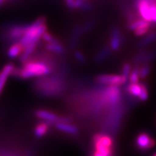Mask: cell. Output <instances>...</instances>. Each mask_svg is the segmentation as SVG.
Wrapping results in <instances>:
<instances>
[{"label": "cell", "mask_w": 156, "mask_h": 156, "mask_svg": "<svg viewBox=\"0 0 156 156\" xmlns=\"http://www.w3.org/2000/svg\"><path fill=\"white\" fill-rule=\"evenodd\" d=\"M151 22L156 23V2L151 3Z\"/></svg>", "instance_id": "26"}, {"label": "cell", "mask_w": 156, "mask_h": 156, "mask_svg": "<svg viewBox=\"0 0 156 156\" xmlns=\"http://www.w3.org/2000/svg\"><path fill=\"white\" fill-rule=\"evenodd\" d=\"M93 156H107V155L102 154V153L98 152V151H95L94 152V154H93Z\"/></svg>", "instance_id": "29"}, {"label": "cell", "mask_w": 156, "mask_h": 156, "mask_svg": "<svg viewBox=\"0 0 156 156\" xmlns=\"http://www.w3.org/2000/svg\"><path fill=\"white\" fill-rule=\"evenodd\" d=\"M156 40V34L155 33H152V34H150L148 35L145 37L144 38H143L139 42L138 45L140 47H145L147 45H149L151 44H152L153 42H154V41Z\"/></svg>", "instance_id": "17"}, {"label": "cell", "mask_w": 156, "mask_h": 156, "mask_svg": "<svg viewBox=\"0 0 156 156\" xmlns=\"http://www.w3.org/2000/svg\"><path fill=\"white\" fill-rule=\"evenodd\" d=\"M65 1L67 7L69 8V9H74L75 8V0H65Z\"/></svg>", "instance_id": "28"}, {"label": "cell", "mask_w": 156, "mask_h": 156, "mask_svg": "<svg viewBox=\"0 0 156 156\" xmlns=\"http://www.w3.org/2000/svg\"><path fill=\"white\" fill-rule=\"evenodd\" d=\"M24 47L19 43V42H16L14 43L10 46L7 50V56L10 59H15L22 54L23 51Z\"/></svg>", "instance_id": "12"}, {"label": "cell", "mask_w": 156, "mask_h": 156, "mask_svg": "<svg viewBox=\"0 0 156 156\" xmlns=\"http://www.w3.org/2000/svg\"><path fill=\"white\" fill-rule=\"evenodd\" d=\"M150 26L151 25H149V26H144L138 28V29H136V30H135V34L136 36H138V37L144 35V34H146L148 32Z\"/></svg>", "instance_id": "24"}, {"label": "cell", "mask_w": 156, "mask_h": 156, "mask_svg": "<svg viewBox=\"0 0 156 156\" xmlns=\"http://www.w3.org/2000/svg\"><path fill=\"white\" fill-rule=\"evenodd\" d=\"M45 22V18L41 17L37 20H36L33 24L29 25L26 29V33L18 42L23 47H26L30 44L37 43L40 38L42 37L44 33L47 31Z\"/></svg>", "instance_id": "2"}, {"label": "cell", "mask_w": 156, "mask_h": 156, "mask_svg": "<svg viewBox=\"0 0 156 156\" xmlns=\"http://www.w3.org/2000/svg\"><path fill=\"white\" fill-rule=\"evenodd\" d=\"M128 79L122 75H101L96 78V82L100 84L109 86H118L125 84Z\"/></svg>", "instance_id": "5"}, {"label": "cell", "mask_w": 156, "mask_h": 156, "mask_svg": "<svg viewBox=\"0 0 156 156\" xmlns=\"http://www.w3.org/2000/svg\"><path fill=\"white\" fill-rule=\"evenodd\" d=\"M51 63L45 60L29 59L23 63L21 68H14L12 75L21 79H30L48 75L52 71Z\"/></svg>", "instance_id": "1"}, {"label": "cell", "mask_w": 156, "mask_h": 156, "mask_svg": "<svg viewBox=\"0 0 156 156\" xmlns=\"http://www.w3.org/2000/svg\"><path fill=\"white\" fill-rule=\"evenodd\" d=\"M139 98L142 101H146L148 98V90H147V87L144 83H142V90H141L140 95Z\"/></svg>", "instance_id": "22"}, {"label": "cell", "mask_w": 156, "mask_h": 156, "mask_svg": "<svg viewBox=\"0 0 156 156\" xmlns=\"http://www.w3.org/2000/svg\"><path fill=\"white\" fill-rule=\"evenodd\" d=\"M151 3L152 2H151L149 0H136V6L141 18L149 22H151Z\"/></svg>", "instance_id": "8"}, {"label": "cell", "mask_w": 156, "mask_h": 156, "mask_svg": "<svg viewBox=\"0 0 156 156\" xmlns=\"http://www.w3.org/2000/svg\"><path fill=\"white\" fill-rule=\"evenodd\" d=\"M136 147L141 151H147L154 147L155 140L151 138L150 135L147 133H142L137 136L136 139Z\"/></svg>", "instance_id": "7"}, {"label": "cell", "mask_w": 156, "mask_h": 156, "mask_svg": "<svg viewBox=\"0 0 156 156\" xmlns=\"http://www.w3.org/2000/svg\"><path fill=\"white\" fill-rule=\"evenodd\" d=\"M131 71H132V65L130 63H126L124 64L122 68V75L124 77L126 78L127 79L129 78V75H130Z\"/></svg>", "instance_id": "23"}, {"label": "cell", "mask_w": 156, "mask_h": 156, "mask_svg": "<svg viewBox=\"0 0 156 156\" xmlns=\"http://www.w3.org/2000/svg\"><path fill=\"white\" fill-rule=\"evenodd\" d=\"M110 48L105 47L104 48H102V49L96 55V56H95V61L98 62H98L103 61L104 59H105L108 56H109V54H110Z\"/></svg>", "instance_id": "19"}, {"label": "cell", "mask_w": 156, "mask_h": 156, "mask_svg": "<svg viewBox=\"0 0 156 156\" xmlns=\"http://www.w3.org/2000/svg\"><path fill=\"white\" fill-rule=\"evenodd\" d=\"M151 67L149 65H144L141 68H140V76L141 79H145L150 74Z\"/></svg>", "instance_id": "21"}, {"label": "cell", "mask_w": 156, "mask_h": 156, "mask_svg": "<svg viewBox=\"0 0 156 156\" xmlns=\"http://www.w3.org/2000/svg\"><path fill=\"white\" fill-rule=\"evenodd\" d=\"M29 25H13L6 28L5 38L8 42L16 43L22 39Z\"/></svg>", "instance_id": "4"}, {"label": "cell", "mask_w": 156, "mask_h": 156, "mask_svg": "<svg viewBox=\"0 0 156 156\" xmlns=\"http://www.w3.org/2000/svg\"><path fill=\"white\" fill-rule=\"evenodd\" d=\"M149 25H151L150 22H147V21H146V20L143 19L142 18V19H140V20L131 21L130 23H129V27L131 30H133V31H135V30H136V29L141 27V26H149Z\"/></svg>", "instance_id": "18"}, {"label": "cell", "mask_w": 156, "mask_h": 156, "mask_svg": "<svg viewBox=\"0 0 156 156\" xmlns=\"http://www.w3.org/2000/svg\"><path fill=\"white\" fill-rule=\"evenodd\" d=\"M95 151L107 156H113V140L107 135L97 134L94 136Z\"/></svg>", "instance_id": "3"}, {"label": "cell", "mask_w": 156, "mask_h": 156, "mask_svg": "<svg viewBox=\"0 0 156 156\" xmlns=\"http://www.w3.org/2000/svg\"><path fill=\"white\" fill-rule=\"evenodd\" d=\"M75 57L77 59L78 61L80 63H85L86 62V57L85 55H83L80 51H76L75 52Z\"/></svg>", "instance_id": "27"}, {"label": "cell", "mask_w": 156, "mask_h": 156, "mask_svg": "<svg viewBox=\"0 0 156 156\" xmlns=\"http://www.w3.org/2000/svg\"><path fill=\"white\" fill-rule=\"evenodd\" d=\"M49 129V124L47 122H41L39 123L35 128V130H34V134H35V136L37 137V138H41L43 137L46 133H48Z\"/></svg>", "instance_id": "16"}, {"label": "cell", "mask_w": 156, "mask_h": 156, "mask_svg": "<svg viewBox=\"0 0 156 156\" xmlns=\"http://www.w3.org/2000/svg\"><path fill=\"white\" fill-rule=\"evenodd\" d=\"M46 49L49 51H52L59 55H63L65 52V48H63L60 42L59 41H56L55 42H51V43H47L46 45Z\"/></svg>", "instance_id": "15"}, {"label": "cell", "mask_w": 156, "mask_h": 156, "mask_svg": "<svg viewBox=\"0 0 156 156\" xmlns=\"http://www.w3.org/2000/svg\"><path fill=\"white\" fill-rule=\"evenodd\" d=\"M141 90H142V83H130L126 87L127 92L133 97H140Z\"/></svg>", "instance_id": "14"}, {"label": "cell", "mask_w": 156, "mask_h": 156, "mask_svg": "<svg viewBox=\"0 0 156 156\" xmlns=\"http://www.w3.org/2000/svg\"><path fill=\"white\" fill-rule=\"evenodd\" d=\"M3 2H4V0H0V8L2 7Z\"/></svg>", "instance_id": "30"}, {"label": "cell", "mask_w": 156, "mask_h": 156, "mask_svg": "<svg viewBox=\"0 0 156 156\" xmlns=\"http://www.w3.org/2000/svg\"><path fill=\"white\" fill-rule=\"evenodd\" d=\"M121 43H122V37H121V31L117 27H114L111 32L109 48L112 51H117L121 47Z\"/></svg>", "instance_id": "9"}, {"label": "cell", "mask_w": 156, "mask_h": 156, "mask_svg": "<svg viewBox=\"0 0 156 156\" xmlns=\"http://www.w3.org/2000/svg\"><path fill=\"white\" fill-rule=\"evenodd\" d=\"M140 68L139 67H136L133 71H131L130 75H129V81L130 83H139V80H140Z\"/></svg>", "instance_id": "20"}, {"label": "cell", "mask_w": 156, "mask_h": 156, "mask_svg": "<svg viewBox=\"0 0 156 156\" xmlns=\"http://www.w3.org/2000/svg\"><path fill=\"white\" fill-rule=\"evenodd\" d=\"M151 2H156V0H149Z\"/></svg>", "instance_id": "31"}, {"label": "cell", "mask_w": 156, "mask_h": 156, "mask_svg": "<svg viewBox=\"0 0 156 156\" xmlns=\"http://www.w3.org/2000/svg\"><path fill=\"white\" fill-rule=\"evenodd\" d=\"M14 66L12 63H8L6 66H4L3 68L0 72V94L2 93L4 87L6 85L8 78L10 75H12L14 70Z\"/></svg>", "instance_id": "10"}, {"label": "cell", "mask_w": 156, "mask_h": 156, "mask_svg": "<svg viewBox=\"0 0 156 156\" xmlns=\"http://www.w3.org/2000/svg\"><path fill=\"white\" fill-rule=\"evenodd\" d=\"M55 126L56 129L60 132H63V133L71 135H76L79 132L77 127L71 125L68 122H57L55 124Z\"/></svg>", "instance_id": "11"}, {"label": "cell", "mask_w": 156, "mask_h": 156, "mask_svg": "<svg viewBox=\"0 0 156 156\" xmlns=\"http://www.w3.org/2000/svg\"><path fill=\"white\" fill-rule=\"evenodd\" d=\"M36 116L39 117L40 119L44 120L45 122L48 123L50 125L53 124V123H57V122H68L71 121V119L68 117H59L57 115H55V113L49 112L47 110H42L40 109L36 112Z\"/></svg>", "instance_id": "6"}, {"label": "cell", "mask_w": 156, "mask_h": 156, "mask_svg": "<svg viewBox=\"0 0 156 156\" xmlns=\"http://www.w3.org/2000/svg\"><path fill=\"white\" fill-rule=\"evenodd\" d=\"M42 39H43L45 42H47V43H51V42H55L56 41H58V40H56L54 37L53 36L51 35V34L47 31L44 32L43 35H42Z\"/></svg>", "instance_id": "25"}, {"label": "cell", "mask_w": 156, "mask_h": 156, "mask_svg": "<svg viewBox=\"0 0 156 156\" xmlns=\"http://www.w3.org/2000/svg\"><path fill=\"white\" fill-rule=\"evenodd\" d=\"M152 156H156V153H155V154H153Z\"/></svg>", "instance_id": "32"}, {"label": "cell", "mask_w": 156, "mask_h": 156, "mask_svg": "<svg viewBox=\"0 0 156 156\" xmlns=\"http://www.w3.org/2000/svg\"><path fill=\"white\" fill-rule=\"evenodd\" d=\"M36 48H37V43L30 44L26 45V47H24L23 51L21 54L20 61L22 63H24L30 59L32 54L34 53V51L36 50Z\"/></svg>", "instance_id": "13"}]
</instances>
